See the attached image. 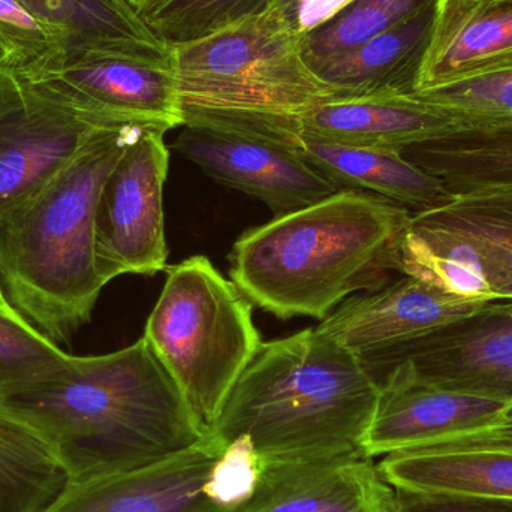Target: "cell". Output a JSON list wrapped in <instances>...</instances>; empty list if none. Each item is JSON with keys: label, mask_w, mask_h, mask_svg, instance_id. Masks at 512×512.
Here are the masks:
<instances>
[{"label": "cell", "mask_w": 512, "mask_h": 512, "mask_svg": "<svg viewBox=\"0 0 512 512\" xmlns=\"http://www.w3.org/2000/svg\"><path fill=\"white\" fill-rule=\"evenodd\" d=\"M0 405L44 436L69 483L158 465L209 435L144 337L111 354L71 355Z\"/></svg>", "instance_id": "obj_1"}, {"label": "cell", "mask_w": 512, "mask_h": 512, "mask_svg": "<svg viewBox=\"0 0 512 512\" xmlns=\"http://www.w3.org/2000/svg\"><path fill=\"white\" fill-rule=\"evenodd\" d=\"M411 216L372 192L337 191L245 231L230 254L231 280L277 318L324 321L349 295L378 291L400 271Z\"/></svg>", "instance_id": "obj_2"}, {"label": "cell", "mask_w": 512, "mask_h": 512, "mask_svg": "<svg viewBox=\"0 0 512 512\" xmlns=\"http://www.w3.org/2000/svg\"><path fill=\"white\" fill-rule=\"evenodd\" d=\"M378 393L345 345L307 328L262 342L209 433L246 436L264 463L366 456Z\"/></svg>", "instance_id": "obj_3"}, {"label": "cell", "mask_w": 512, "mask_h": 512, "mask_svg": "<svg viewBox=\"0 0 512 512\" xmlns=\"http://www.w3.org/2000/svg\"><path fill=\"white\" fill-rule=\"evenodd\" d=\"M141 129H99L44 188L0 216L3 297L54 345L92 319L105 286L95 251L99 195Z\"/></svg>", "instance_id": "obj_4"}, {"label": "cell", "mask_w": 512, "mask_h": 512, "mask_svg": "<svg viewBox=\"0 0 512 512\" xmlns=\"http://www.w3.org/2000/svg\"><path fill=\"white\" fill-rule=\"evenodd\" d=\"M303 36L267 9L173 47L185 125L300 149L301 119L334 99L307 65Z\"/></svg>", "instance_id": "obj_5"}, {"label": "cell", "mask_w": 512, "mask_h": 512, "mask_svg": "<svg viewBox=\"0 0 512 512\" xmlns=\"http://www.w3.org/2000/svg\"><path fill=\"white\" fill-rule=\"evenodd\" d=\"M252 306L209 258L195 255L168 268L147 319L144 339L207 432L262 345Z\"/></svg>", "instance_id": "obj_6"}, {"label": "cell", "mask_w": 512, "mask_h": 512, "mask_svg": "<svg viewBox=\"0 0 512 512\" xmlns=\"http://www.w3.org/2000/svg\"><path fill=\"white\" fill-rule=\"evenodd\" d=\"M400 271L469 300L512 295V192L465 195L412 213Z\"/></svg>", "instance_id": "obj_7"}, {"label": "cell", "mask_w": 512, "mask_h": 512, "mask_svg": "<svg viewBox=\"0 0 512 512\" xmlns=\"http://www.w3.org/2000/svg\"><path fill=\"white\" fill-rule=\"evenodd\" d=\"M17 77L96 125L140 126L164 134L185 125L174 54L155 59L74 51Z\"/></svg>", "instance_id": "obj_8"}, {"label": "cell", "mask_w": 512, "mask_h": 512, "mask_svg": "<svg viewBox=\"0 0 512 512\" xmlns=\"http://www.w3.org/2000/svg\"><path fill=\"white\" fill-rule=\"evenodd\" d=\"M164 132L143 128L102 186L96 212V264L105 285L123 274L167 268L164 186L170 150Z\"/></svg>", "instance_id": "obj_9"}, {"label": "cell", "mask_w": 512, "mask_h": 512, "mask_svg": "<svg viewBox=\"0 0 512 512\" xmlns=\"http://www.w3.org/2000/svg\"><path fill=\"white\" fill-rule=\"evenodd\" d=\"M396 367L435 387L512 405V295L390 349L366 370L379 385Z\"/></svg>", "instance_id": "obj_10"}, {"label": "cell", "mask_w": 512, "mask_h": 512, "mask_svg": "<svg viewBox=\"0 0 512 512\" xmlns=\"http://www.w3.org/2000/svg\"><path fill=\"white\" fill-rule=\"evenodd\" d=\"M102 128L0 68V216L44 188Z\"/></svg>", "instance_id": "obj_11"}, {"label": "cell", "mask_w": 512, "mask_h": 512, "mask_svg": "<svg viewBox=\"0 0 512 512\" xmlns=\"http://www.w3.org/2000/svg\"><path fill=\"white\" fill-rule=\"evenodd\" d=\"M511 423V403L435 387L396 367L379 384L364 453L387 456Z\"/></svg>", "instance_id": "obj_12"}, {"label": "cell", "mask_w": 512, "mask_h": 512, "mask_svg": "<svg viewBox=\"0 0 512 512\" xmlns=\"http://www.w3.org/2000/svg\"><path fill=\"white\" fill-rule=\"evenodd\" d=\"M171 149L215 182L262 201L276 216L312 206L339 189L300 149L183 126Z\"/></svg>", "instance_id": "obj_13"}, {"label": "cell", "mask_w": 512, "mask_h": 512, "mask_svg": "<svg viewBox=\"0 0 512 512\" xmlns=\"http://www.w3.org/2000/svg\"><path fill=\"white\" fill-rule=\"evenodd\" d=\"M486 301L457 297L403 274L378 291L346 298L316 328L339 340L367 367L390 349L462 318Z\"/></svg>", "instance_id": "obj_14"}, {"label": "cell", "mask_w": 512, "mask_h": 512, "mask_svg": "<svg viewBox=\"0 0 512 512\" xmlns=\"http://www.w3.org/2000/svg\"><path fill=\"white\" fill-rule=\"evenodd\" d=\"M224 448L209 433L191 450L158 465L69 483L44 512H233L203 492Z\"/></svg>", "instance_id": "obj_15"}, {"label": "cell", "mask_w": 512, "mask_h": 512, "mask_svg": "<svg viewBox=\"0 0 512 512\" xmlns=\"http://www.w3.org/2000/svg\"><path fill=\"white\" fill-rule=\"evenodd\" d=\"M378 469L399 489L512 502V423L387 454Z\"/></svg>", "instance_id": "obj_16"}, {"label": "cell", "mask_w": 512, "mask_h": 512, "mask_svg": "<svg viewBox=\"0 0 512 512\" xmlns=\"http://www.w3.org/2000/svg\"><path fill=\"white\" fill-rule=\"evenodd\" d=\"M391 493L367 456L271 462L234 512H387Z\"/></svg>", "instance_id": "obj_17"}, {"label": "cell", "mask_w": 512, "mask_h": 512, "mask_svg": "<svg viewBox=\"0 0 512 512\" xmlns=\"http://www.w3.org/2000/svg\"><path fill=\"white\" fill-rule=\"evenodd\" d=\"M303 137L331 143L399 150L445 134L460 120L412 95L331 99L301 119Z\"/></svg>", "instance_id": "obj_18"}, {"label": "cell", "mask_w": 512, "mask_h": 512, "mask_svg": "<svg viewBox=\"0 0 512 512\" xmlns=\"http://www.w3.org/2000/svg\"><path fill=\"white\" fill-rule=\"evenodd\" d=\"M436 6L438 0H433L393 29L322 66L316 75L333 89L334 99L412 95L432 38Z\"/></svg>", "instance_id": "obj_19"}, {"label": "cell", "mask_w": 512, "mask_h": 512, "mask_svg": "<svg viewBox=\"0 0 512 512\" xmlns=\"http://www.w3.org/2000/svg\"><path fill=\"white\" fill-rule=\"evenodd\" d=\"M300 152L339 191L372 192L412 213L447 206L456 198L441 180L403 158L399 150L303 137Z\"/></svg>", "instance_id": "obj_20"}, {"label": "cell", "mask_w": 512, "mask_h": 512, "mask_svg": "<svg viewBox=\"0 0 512 512\" xmlns=\"http://www.w3.org/2000/svg\"><path fill=\"white\" fill-rule=\"evenodd\" d=\"M400 153L441 180L453 197L512 192V117L460 122Z\"/></svg>", "instance_id": "obj_21"}, {"label": "cell", "mask_w": 512, "mask_h": 512, "mask_svg": "<svg viewBox=\"0 0 512 512\" xmlns=\"http://www.w3.org/2000/svg\"><path fill=\"white\" fill-rule=\"evenodd\" d=\"M512 50V2L438 0L417 92L439 86L487 57Z\"/></svg>", "instance_id": "obj_22"}, {"label": "cell", "mask_w": 512, "mask_h": 512, "mask_svg": "<svg viewBox=\"0 0 512 512\" xmlns=\"http://www.w3.org/2000/svg\"><path fill=\"white\" fill-rule=\"evenodd\" d=\"M65 33L66 53L120 51L167 59L173 47L159 39L125 0H20Z\"/></svg>", "instance_id": "obj_23"}, {"label": "cell", "mask_w": 512, "mask_h": 512, "mask_svg": "<svg viewBox=\"0 0 512 512\" xmlns=\"http://www.w3.org/2000/svg\"><path fill=\"white\" fill-rule=\"evenodd\" d=\"M68 484L44 436L0 405V512H44Z\"/></svg>", "instance_id": "obj_24"}, {"label": "cell", "mask_w": 512, "mask_h": 512, "mask_svg": "<svg viewBox=\"0 0 512 512\" xmlns=\"http://www.w3.org/2000/svg\"><path fill=\"white\" fill-rule=\"evenodd\" d=\"M433 0H352L301 39L313 72L417 14Z\"/></svg>", "instance_id": "obj_25"}, {"label": "cell", "mask_w": 512, "mask_h": 512, "mask_svg": "<svg viewBox=\"0 0 512 512\" xmlns=\"http://www.w3.org/2000/svg\"><path fill=\"white\" fill-rule=\"evenodd\" d=\"M415 93L460 122L512 117V50L487 57L463 74Z\"/></svg>", "instance_id": "obj_26"}, {"label": "cell", "mask_w": 512, "mask_h": 512, "mask_svg": "<svg viewBox=\"0 0 512 512\" xmlns=\"http://www.w3.org/2000/svg\"><path fill=\"white\" fill-rule=\"evenodd\" d=\"M69 358L14 309L0 307V397L56 372Z\"/></svg>", "instance_id": "obj_27"}, {"label": "cell", "mask_w": 512, "mask_h": 512, "mask_svg": "<svg viewBox=\"0 0 512 512\" xmlns=\"http://www.w3.org/2000/svg\"><path fill=\"white\" fill-rule=\"evenodd\" d=\"M271 0H170L144 18L168 45L186 44L267 11Z\"/></svg>", "instance_id": "obj_28"}, {"label": "cell", "mask_w": 512, "mask_h": 512, "mask_svg": "<svg viewBox=\"0 0 512 512\" xmlns=\"http://www.w3.org/2000/svg\"><path fill=\"white\" fill-rule=\"evenodd\" d=\"M0 47L6 69L29 74L68 50L65 33L33 14L20 0H0Z\"/></svg>", "instance_id": "obj_29"}, {"label": "cell", "mask_w": 512, "mask_h": 512, "mask_svg": "<svg viewBox=\"0 0 512 512\" xmlns=\"http://www.w3.org/2000/svg\"><path fill=\"white\" fill-rule=\"evenodd\" d=\"M264 466L249 438L240 436L225 445L204 483V495L227 510H239L254 495Z\"/></svg>", "instance_id": "obj_30"}, {"label": "cell", "mask_w": 512, "mask_h": 512, "mask_svg": "<svg viewBox=\"0 0 512 512\" xmlns=\"http://www.w3.org/2000/svg\"><path fill=\"white\" fill-rule=\"evenodd\" d=\"M387 512H512V502L393 487Z\"/></svg>", "instance_id": "obj_31"}, {"label": "cell", "mask_w": 512, "mask_h": 512, "mask_svg": "<svg viewBox=\"0 0 512 512\" xmlns=\"http://www.w3.org/2000/svg\"><path fill=\"white\" fill-rule=\"evenodd\" d=\"M349 2L352 0H271L268 9L276 12L295 33L304 36Z\"/></svg>", "instance_id": "obj_32"}, {"label": "cell", "mask_w": 512, "mask_h": 512, "mask_svg": "<svg viewBox=\"0 0 512 512\" xmlns=\"http://www.w3.org/2000/svg\"><path fill=\"white\" fill-rule=\"evenodd\" d=\"M125 2L128 3V5L131 6L138 15L146 18L149 17V15H152L153 12L161 9L162 6H164L165 3L170 2V0H125Z\"/></svg>", "instance_id": "obj_33"}, {"label": "cell", "mask_w": 512, "mask_h": 512, "mask_svg": "<svg viewBox=\"0 0 512 512\" xmlns=\"http://www.w3.org/2000/svg\"><path fill=\"white\" fill-rule=\"evenodd\" d=\"M6 66V53L2 47H0V68H5Z\"/></svg>", "instance_id": "obj_34"}, {"label": "cell", "mask_w": 512, "mask_h": 512, "mask_svg": "<svg viewBox=\"0 0 512 512\" xmlns=\"http://www.w3.org/2000/svg\"><path fill=\"white\" fill-rule=\"evenodd\" d=\"M0 307H11L8 303H6L5 297H3L2 289H0ZM12 309V307H11Z\"/></svg>", "instance_id": "obj_35"}, {"label": "cell", "mask_w": 512, "mask_h": 512, "mask_svg": "<svg viewBox=\"0 0 512 512\" xmlns=\"http://www.w3.org/2000/svg\"><path fill=\"white\" fill-rule=\"evenodd\" d=\"M484 2H512V0H484Z\"/></svg>", "instance_id": "obj_36"}]
</instances>
